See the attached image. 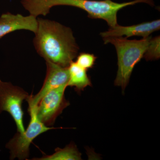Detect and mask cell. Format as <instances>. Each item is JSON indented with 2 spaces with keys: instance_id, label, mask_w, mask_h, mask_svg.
I'll return each instance as SVG.
<instances>
[{
  "instance_id": "obj_1",
  "label": "cell",
  "mask_w": 160,
  "mask_h": 160,
  "mask_svg": "<svg viewBox=\"0 0 160 160\" xmlns=\"http://www.w3.org/2000/svg\"><path fill=\"white\" fill-rule=\"evenodd\" d=\"M33 45L46 62L68 67L76 58L80 48L69 27L52 20L38 19Z\"/></svg>"
},
{
  "instance_id": "obj_2",
  "label": "cell",
  "mask_w": 160,
  "mask_h": 160,
  "mask_svg": "<svg viewBox=\"0 0 160 160\" xmlns=\"http://www.w3.org/2000/svg\"><path fill=\"white\" fill-rule=\"evenodd\" d=\"M145 3L151 6L154 5L153 0H133L118 3L112 0H32L33 9L39 15L46 16L53 6H66L79 8L88 13L92 19L104 20L110 28L118 25V12L126 6L138 3Z\"/></svg>"
},
{
  "instance_id": "obj_3",
  "label": "cell",
  "mask_w": 160,
  "mask_h": 160,
  "mask_svg": "<svg viewBox=\"0 0 160 160\" xmlns=\"http://www.w3.org/2000/svg\"><path fill=\"white\" fill-rule=\"evenodd\" d=\"M151 38L149 36L139 40H129L123 37L103 38L105 44H112L116 50L118 70L114 84L122 87L123 92L135 66L143 58Z\"/></svg>"
},
{
  "instance_id": "obj_4",
  "label": "cell",
  "mask_w": 160,
  "mask_h": 160,
  "mask_svg": "<svg viewBox=\"0 0 160 160\" xmlns=\"http://www.w3.org/2000/svg\"><path fill=\"white\" fill-rule=\"evenodd\" d=\"M28 112L30 120L26 130L22 133L18 132L6 145L10 152V160L18 158L27 159L29 156V146L33 140L39 135L52 129H61L48 127L41 122L36 114V106L29 105Z\"/></svg>"
},
{
  "instance_id": "obj_5",
  "label": "cell",
  "mask_w": 160,
  "mask_h": 160,
  "mask_svg": "<svg viewBox=\"0 0 160 160\" xmlns=\"http://www.w3.org/2000/svg\"><path fill=\"white\" fill-rule=\"evenodd\" d=\"M29 96L22 88L0 79V113L3 111L9 113L16 124L18 132L20 133L25 131L22 104Z\"/></svg>"
},
{
  "instance_id": "obj_6",
  "label": "cell",
  "mask_w": 160,
  "mask_h": 160,
  "mask_svg": "<svg viewBox=\"0 0 160 160\" xmlns=\"http://www.w3.org/2000/svg\"><path fill=\"white\" fill-rule=\"evenodd\" d=\"M67 87V85H63L49 92L37 106V117L45 126H53L58 117L69 106V102L65 98Z\"/></svg>"
},
{
  "instance_id": "obj_7",
  "label": "cell",
  "mask_w": 160,
  "mask_h": 160,
  "mask_svg": "<svg viewBox=\"0 0 160 160\" xmlns=\"http://www.w3.org/2000/svg\"><path fill=\"white\" fill-rule=\"evenodd\" d=\"M46 77L42 89L35 95H29L26 100L30 106H37L40 100L49 92L68 84L69 80L68 67H62L49 62H46Z\"/></svg>"
},
{
  "instance_id": "obj_8",
  "label": "cell",
  "mask_w": 160,
  "mask_h": 160,
  "mask_svg": "<svg viewBox=\"0 0 160 160\" xmlns=\"http://www.w3.org/2000/svg\"><path fill=\"white\" fill-rule=\"evenodd\" d=\"M160 29V20L158 19L149 22H146L130 26H122L117 25L112 28H109L107 31L100 33L103 38L111 37L126 38L133 36L142 37L146 38L154 32Z\"/></svg>"
},
{
  "instance_id": "obj_9",
  "label": "cell",
  "mask_w": 160,
  "mask_h": 160,
  "mask_svg": "<svg viewBox=\"0 0 160 160\" xmlns=\"http://www.w3.org/2000/svg\"><path fill=\"white\" fill-rule=\"evenodd\" d=\"M38 21L37 17L22 14H13L7 12L0 17V39L6 35L19 30H27L35 33L37 31Z\"/></svg>"
},
{
  "instance_id": "obj_10",
  "label": "cell",
  "mask_w": 160,
  "mask_h": 160,
  "mask_svg": "<svg viewBox=\"0 0 160 160\" xmlns=\"http://www.w3.org/2000/svg\"><path fill=\"white\" fill-rule=\"evenodd\" d=\"M69 80L67 86L74 87V89L78 93L88 86H92L90 78L87 73V70L83 69L75 62H72L68 66Z\"/></svg>"
},
{
  "instance_id": "obj_11",
  "label": "cell",
  "mask_w": 160,
  "mask_h": 160,
  "mask_svg": "<svg viewBox=\"0 0 160 160\" xmlns=\"http://www.w3.org/2000/svg\"><path fill=\"white\" fill-rule=\"evenodd\" d=\"M55 152L50 155H43L39 158L32 159L36 160H82V154L73 143H70L64 149L57 148Z\"/></svg>"
},
{
  "instance_id": "obj_12",
  "label": "cell",
  "mask_w": 160,
  "mask_h": 160,
  "mask_svg": "<svg viewBox=\"0 0 160 160\" xmlns=\"http://www.w3.org/2000/svg\"><path fill=\"white\" fill-rule=\"evenodd\" d=\"M143 58L146 61L158 60L160 58V37L159 36L150 39L149 45Z\"/></svg>"
},
{
  "instance_id": "obj_13",
  "label": "cell",
  "mask_w": 160,
  "mask_h": 160,
  "mask_svg": "<svg viewBox=\"0 0 160 160\" xmlns=\"http://www.w3.org/2000/svg\"><path fill=\"white\" fill-rule=\"evenodd\" d=\"M76 58L75 62L83 69L87 70L93 67L97 58L93 54L82 52L78 55Z\"/></svg>"
}]
</instances>
